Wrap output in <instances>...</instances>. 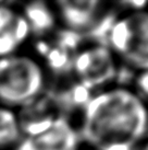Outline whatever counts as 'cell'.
I'll return each mask as SVG.
<instances>
[{
	"instance_id": "6da1fadb",
	"label": "cell",
	"mask_w": 148,
	"mask_h": 150,
	"mask_svg": "<svg viewBox=\"0 0 148 150\" xmlns=\"http://www.w3.org/2000/svg\"><path fill=\"white\" fill-rule=\"evenodd\" d=\"M91 150L112 145L135 147L148 132V104L134 89L112 84L96 91L82 108L77 126Z\"/></svg>"
},
{
	"instance_id": "7a4b0ae2",
	"label": "cell",
	"mask_w": 148,
	"mask_h": 150,
	"mask_svg": "<svg viewBox=\"0 0 148 150\" xmlns=\"http://www.w3.org/2000/svg\"><path fill=\"white\" fill-rule=\"evenodd\" d=\"M46 69L36 55L17 52L0 58V105L20 110L44 94Z\"/></svg>"
},
{
	"instance_id": "3957f363",
	"label": "cell",
	"mask_w": 148,
	"mask_h": 150,
	"mask_svg": "<svg viewBox=\"0 0 148 150\" xmlns=\"http://www.w3.org/2000/svg\"><path fill=\"white\" fill-rule=\"evenodd\" d=\"M105 45L137 71L148 69V8L114 16Z\"/></svg>"
},
{
	"instance_id": "277c9868",
	"label": "cell",
	"mask_w": 148,
	"mask_h": 150,
	"mask_svg": "<svg viewBox=\"0 0 148 150\" xmlns=\"http://www.w3.org/2000/svg\"><path fill=\"white\" fill-rule=\"evenodd\" d=\"M118 60L107 45L93 42L76 50L71 72L77 83L91 92L99 91L112 86L117 79Z\"/></svg>"
},
{
	"instance_id": "5b68a950",
	"label": "cell",
	"mask_w": 148,
	"mask_h": 150,
	"mask_svg": "<svg viewBox=\"0 0 148 150\" xmlns=\"http://www.w3.org/2000/svg\"><path fill=\"white\" fill-rule=\"evenodd\" d=\"M81 145L77 126L60 113L46 127L23 136L13 150H80Z\"/></svg>"
},
{
	"instance_id": "8992f818",
	"label": "cell",
	"mask_w": 148,
	"mask_h": 150,
	"mask_svg": "<svg viewBox=\"0 0 148 150\" xmlns=\"http://www.w3.org/2000/svg\"><path fill=\"white\" fill-rule=\"evenodd\" d=\"M58 23L64 30L81 34L91 32L105 14L100 0H61L54 2Z\"/></svg>"
},
{
	"instance_id": "52a82bcc",
	"label": "cell",
	"mask_w": 148,
	"mask_h": 150,
	"mask_svg": "<svg viewBox=\"0 0 148 150\" xmlns=\"http://www.w3.org/2000/svg\"><path fill=\"white\" fill-rule=\"evenodd\" d=\"M19 10L29 25L31 35L38 38H46L48 35H52L58 25L57 14L52 4L43 1L27 2Z\"/></svg>"
},
{
	"instance_id": "ba28073f",
	"label": "cell",
	"mask_w": 148,
	"mask_h": 150,
	"mask_svg": "<svg viewBox=\"0 0 148 150\" xmlns=\"http://www.w3.org/2000/svg\"><path fill=\"white\" fill-rule=\"evenodd\" d=\"M22 138L15 110L0 105V150H13Z\"/></svg>"
},
{
	"instance_id": "9c48e42d",
	"label": "cell",
	"mask_w": 148,
	"mask_h": 150,
	"mask_svg": "<svg viewBox=\"0 0 148 150\" xmlns=\"http://www.w3.org/2000/svg\"><path fill=\"white\" fill-rule=\"evenodd\" d=\"M135 92L138 96L147 102L148 100V69L137 71L135 78Z\"/></svg>"
},
{
	"instance_id": "30bf717a",
	"label": "cell",
	"mask_w": 148,
	"mask_h": 150,
	"mask_svg": "<svg viewBox=\"0 0 148 150\" xmlns=\"http://www.w3.org/2000/svg\"><path fill=\"white\" fill-rule=\"evenodd\" d=\"M135 147L128 146V145H112V146H108L105 148L98 150H134Z\"/></svg>"
},
{
	"instance_id": "8fae6325",
	"label": "cell",
	"mask_w": 148,
	"mask_h": 150,
	"mask_svg": "<svg viewBox=\"0 0 148 150\" xmlns=\"http://www.w3.org/2000/svg\"><path fill=\"white\" fill-rule=\"evenodd\" d=\"M134 150H148V139H144L137 146H135Z\"/></svg>"
},
{
	"instance_id": "7c38bea8",
	"label": "cell",
	"mask_w": 148,
	"mask_h": 150,
	"mask_svg": "<svg viewBox=\"0 0 148 150\" xmlns=\"http://www.w3.org/2000/svg\"><path fill=\"white\" fill-rule=\"evenodd\" d=\"M80 150H83V149H82V148H81V149H80Z\"/></svg>"
}]
</instances>
